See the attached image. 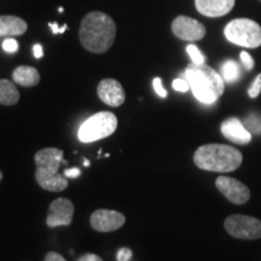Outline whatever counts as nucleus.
<instances>
[{
    "label": "nucleus",
    "mask_w": 261,
    "mask_h": 261,
    "mask_svg": "<svg viewBox=\"0 0 261 261\" xmlns=\"http://www.w3.org/2000/svg\"><path fill=\"white\" fill-rule=\"evenodd\" d=\"M190 89L196 99L204 104H213L217 102L224 93V80L207 64L191 63L185 69Z\"/></svg>",
    "instance_id": "f03ea898"
},
{
    "label": "nucleus",
    "mask_w": 261,
    "mask_h": 261,
    "mask_svg": "<svg viewBox=\"0 0 261 261\" xmlns=\"http://www.w3.org/2000/svg\"><path fill=\"white\" fill-rule=\"evenodd\" d=\"M243 125L250 132V135H261V115L257 113H252L247 115L243 120Z\"/></svg>",
    "instance_id": "6ab92c4d"
},
{
    "label": "nucleus",
    "mask_w": 261,
    "mask_h": 261,
    "mask_svg": "<svg viewBox=\"0 0 261 261\" xmlns=\"http://www.w3.org/2000/svg\"><path fill=\"white\" fill-rule=\"evenodd\" d=\"M197 11L207 17H221L234 6V0H195Z\"/></svg>",
    "instance_id": "4468645a"
},
{
    "label": "nucleus",
    "mask_w": 261,
    "mask_h": 261,
    "mask_svg": "<svg viewBox=\"0 0 261 261\" xmlns=\"http://www.w3.org/2000/svg\"><path fill=\"white\" fill-rule=\"evenodd\" d=\"M243 156L236 148L225 144H205L195 151L194 162L200 169L210 172H233L242 165Z\"/></svg>",
    "instance_id": "7ed1b4c3"
},
{
    "label": "nucleus",
    "mask_w": 261,
    "mask_h": 261,
    "mask_svg": "<svg viewBox=\"0 0 261 261\" xmlns=\"http://www.w3.org/2000/svg\"><path fill=\"white\" fill-rule=\"evenodd\" d=\"M28 24L24 19L17 16H0V38L2 37H18L24 34Z\"/></svg>",
    "instance_id": "2eb2a0df"
},
{
    "label": "nucleus",
    "mask_w": 261,
    "mask_h": 261,
    "mask_svg": "<svg viewBox=\"0 0 261 261\" xmlns=\"http://www.w3.org/2000/svg\"><path fill=\"white\" fill-rule=\"evenodd\" d=\"M116 24L109 15L100 11L90 12L80 24L79 38L84 48L92 54H104L113 46Z\"/></svg>",
    "instance_id": "f257e3e1"
},
{
    "label": "nucleus",
    "mask_w": 261,
    "mask_h": 261,
    "mask_svg": "<svg viewBox=\"0 0 261 261\" xmlns=\"http://www.w3.org/2000/svg\"><path fill=\"white\" fill-rule=\"evenodd\" d=\"M44 261H67L60 253L57 252H48L45 256Z\"/></svg>",
    "instance_id": "bb28decb"
},
{
    "label": "nucleus",
    "mask_w": 261,
    "mask_h": 261,
    "mask_svg": "<svg viewBox=\"0 0 261 261\" xmlns=\"http://www.w3.org/2000/svg\"><path fill=\"white\" fill-rule=\"evenodd\" d=\"M37 171L35 179L38 184L46 191L61 192L68 188V179L60 174L61 163L64 162L63 150L57 148H45L34 156Z\"/></svg>",
    "instance_id": "20e7f679"
},
{
    "label": "nucleus",
    "mask_w": 261,
    "mask_h": 261,
    "mask_svg": "<svg viewBox=\"0 0 261 261\" xmlns=\"http://www.w3.org/2000/svg\"><path fill=\"white\" fill-rule=\"evenodd\" d=\"M3 48L9 54H14V52H17L18 50V42L14 40V39H6L3 42Z\"/></svg>",
    "instance_id": "5701e85b"
},
{
    "label": "nucleus",
    "mask_w": 261,
    "mask_h": 261,
    "mask_svg": "<svg viewBox=\"0 0 261 261\" xmlns=\"http://www.w3.org/2000/svg\"><path fill=\"white\" fill-rule=\"evenodd\" d=\"M187 51L189 54V56H190L192 63H196V64H203L205 58L203 55L201 54V51L198 50L197 46H195V45H189L187 47Z\"/></svg>",
    "instance_id": "aec40b11"
},
{
    "label": "nucleus",
    "mask_w": 261,
    "mask_h": 261,
    "mask_svg": "<svg viewBox=\"0 0 261 261\" xmlns=\"http://www.w3.org/2000/svg\"><path fill=\"white\" fill-rule=\"evenodd\" d=\"M261 92V74L256 76V79L254 80V83L250 85V87L248 89V94L250 98H256Z\"/></svg>",
    "instance_id": "412c9836"
},
{
    "label": "nucleus",
    "mask_w": 261,
    "mask_h": 261,
    "mask_svg": "<svg viewBox=\"0 0 261 261\" xmlns=\"http://www.w3.org/2000/svg\"><path fill=\"white\" fill-rule=\"evenodd\" d=\"M226 39L238 46L255 48L261 45V27L249 18H236L224 29Z\"/></svg>",
    "instance_id": "423d86ee"
},
{
    "label": "nucleus",
    "mask_w": 261,
    "mask_h": 261,
    "mask_svg": "<svg viewBox=\"0 0 261 261\" xmlns=\"http://www.w3.org/2000/svg\"><path fill=\"white\" fill-rule=\"evenodd\" d=\"M221 133L225 138L236 143V144H248L252 140V135L248 132L243 122L237 117H230L221 123Z\"/></svg>",
    "instance_id": "ddd939ff"
},
{
    "label": "nucleus",
    "mask_w": 261,
    "mask_h": 261,
    "mask_svg": "<svg viewBox=\"0 0 261 261\" xmlns=\"http://www.w3.org/2000/svg\"><path fill=\"white\" fill-rule=\"evenodd\" d=\"M241 62H242L243 67L246 68L247 70L253 69V67H254V60H253V57L250 56L249 54H248V52H246V51L241 52Z\"/></svg>",
    "instance_id": "b1692460"
},
{
    "label": "nucleus",
    "mask_w": 261,
    "mask_h": 261,
    "mask_svg": "<svg viewBox=\"0 0 261 261\" xmlns=\"http://www.w3.org/2000/svg\"><path fill=\"white\" fill-rule=\"evenodd\" d=\"M91 226L98 232H112L126 223L125 215L110 210H98L91 215Z\"/></svg>",
    "instance_id": "9b49d317"
},
{
    "label": "nucleus",
    "mask_w": 261,
    "mask_h": 261,
    "mask_svg": "<svg viewBox=\"0 0 261 261\" xmlns=\"http://www.w3.org/2000/svg\"><path fill=\"white\" fill-rule=\"evenodd\" d=\"M97 93L103 103L113 108L122 106L126 99L122 85L115 79H104L100 81L98 84Z\"/></svg>",
    "instance_id": "f8f14e48"
},
{
    "label": "nucleus",
    "mask_w": 261,
    "mask_h": 261,
    "mask_svg": "<svg viewBox=\"0 0 261 261\" xmlns=\"http://www.w3.org/2000/svg\"><path fill=\"white\" fill-rule=\"evenodd\" d=\"M77 261H103V260L100 259L98 255H96V254L89 253V254H85V255L79 257Z\"/></svg>",
    "instance_id": "c85d7f7f"
},
{
    "label": "nucleus",
    "mask_w": 261,
    "mask_h": 261,
    "mask_svg": "<svg viewBox=\"0 0 261 261\" xmlns=\"http://www.w3.org/2000/svg\"><path fill=\"white\" fill-rule=\"evenodd\" d=\"M2 180H3V172L0 171V182H2Z\"/></svg>",
    "instance_id": "473e14b6"
},
{
    "label": "nucleus",
    "mask_w": 261,
    "mask_h": 261,
    "mask_svg": "<svg viewBox=\"0 0 261 261\" xmlns=\"http://www.w3.org/2000/svg\"><path fill=\"white\" fill-rule=\"evenodd\" d=\"M152 86H154L155 92L158 93L160 97H161V98L167 97V91H166L165 87H163L162 80L160 79V77H155L154 81H152Z\"/></svg>",
    "instance_id": "393cba45"
},
{
    "label": "nucleus",
    "mask_w": 261,
    "mask_h": 261,
    "mask_svg": "<svg viewBox=\"0 0 261 261\" xmlns=\"http://www.w3.org/2000/svg\"><path fill=\"white\" fill-rule=\"evenodd\" d=\"M215 187L231 203L244 204L250 197V191L243 182L231 177H218Z\"/></svg>",
    "instance_id": "1a4fd4ad"
},
{
    "label": "nucleus",
    "mask_w": 261,
    "mask_h": 261,
    "mask_svg": "<svg viewBox=\"0 0 261 261\" xmlns=\"http://www.w3.org/2000/svg\"><path fill=\"white\" fill-rule=\"evenodd\" d=\"M12 79L17 85L24 87L37 86L40 83V74L38 69L29 65H19L12 73Z\"/></svg>",
    "instance_id": "dca6fc26"
},
{
    "label": "nucleus",
    "mask_w": 261,
    "mask_h": 261,
    "mask_svg": "<svg viewBox=\"0 0 261 261\" xmlns=\"http://www.w3.org/2000/svg\"><path fill=\"white\" fill-rule=\"evenodd\" d=\"M240 76L241 69L237 62L227 60L221 64V77H223L224 81H226V83H234V81L240 79Z\"/></svg>",
    "instance_id": "a211bd4d"
},
{
    "label": "nucleus",
    "mask_w": 261,
    "mask_h": 261,
    "mask_svg": "<svg viewBox=\"0 0 261 261\" xmlns=\"http://www.w3.org/2000/svg\"><path fill=\"white\" fill-rule=\"evenodd\" d=\"M172 32L175 37L187 41H197L205 35V27L197 19L188 16H178L172 23Z\"/></svg>",
    "instance_id": "6e6552de"
},
{
    "label": "nucleus",
    "mask_w": 261,
    "mask_h": 261,
    "mask_svg": "<svg viewBox=\"0 0 261 261\" xmlns=\"http://www.w3.org/2000/svg\"><path fill=\"white\" fill-rule=\"evenodd\" d=\"M19 100V92L12 81L0 79V104L15 106Z\"/></svg>",
    "instance_id": "f3484780"
},
{
    "label": "nucleus",
    "mask_w": 261,
    "mask_h": 261,
    "mask_svg": "<svg viewBox=\"0 0 261 261\" xmlns=\"http://www.w3.org/2000/svg\"><path fill=\"white\" fill-rule=\"evenodd\" d=\"M133 253L129 248H121L116 254L117 261H129L132 257Z\"/></svg>",
    "instance_id": "a878e982"
},
{
    "label": "nucleus",
    "mask_w": 261,
    "mask_h": 261,
    "mask_svg": "<svg viewBox=\"0 0 261 261\" xmlns=\"http://www.w3.org/2000/svg\"><path fill=\"white\" fill-rule=\"evenodd\" d=\"M74 217V204L68 198H57L48 207L46 224L50 227L68 226Z\"/></svg>",
    "instance_id": "9d476101"
},
{
    "label": "nucleus",
    "mask_w": 261,
    "mask_h": 261,
    "mask_svg": "<svg viewBox=\"0 0 261 261\" xmlns=\"http://www.w3.org/2000/svg\"><path fill=\"white\" fill-rule=\"evenodd\" d=\"M84 162H85V166H86V167H89V166H90V161H89V160L85 159Z\"/></svg>",
    "instance_id": "2f4dec72"
},
{
    "label": "nucleus",
    "mask_w": 261,
    "mask_h": 261,
    "mask_svg": "<svg viewBox=\"0 0 261 261\" xmlns=\"http://www.w3.org/2000/svg\"><path fill=\"white\" fill-rule=\"evenodd\" d=\"M117 128V117L110 112H100L90 116L77 130L83 143H92L112 136Z\"/></svg>",
    "instance_id": "39448f33"
},
{
    "label": "nucleus",
    "mask_w": 261,
    "mask_h": 261,
    "mask_svg": "<svg viewBox=\"0 0 261 261\" xmlns=\"http://www.w3.org/2000/svg\"><path fill=\"white\" fill-rule=\"evenodd\" d=\"M173 89L179 92H187L190 90V85H189L187 79H175L173 81Z\"/></svg>",
    "instance_id": "4be33fe9"
},
{
    "label": "nucleus",
    "mask_w": 261,
    "mask_h": 261,
    "mask_svg": "<svg viewBox=\"0 0 261 261\" xmlns=\"http://www.w3.org/2000/svg\"><path fill=\"white\" fill-rule=\"evenodd\" d=\"M42 55H44V52H42L41 45L37 44L34 46V56H35V58H41Z\"/></svg>",
    "instance_id": "7c9ffc66"
},
{
    "label": "nucleus",
    "mask_w": 261,
    "mask_h": 261,
    "mask_svg": "<svg viewBox=\"0 0 261 261\" xmlns=\"http://www.w3.org/2000/svg\"><path fill=\"white\" fill-rule=\"evenodd\" d=\"M225 230L228 234L240 240H259L261 238V220L249 215L234 214L225 219Z\"/></svg>",
    "instance_id": "0eeeda50"
},
{
    "label": "nucleus",
    "mask_w": 261,
    "mask_h": 261,
    "mask_svg": "<svg viewBox=\"0 0 261 261\" xmlns=\"http://www.w3.org/2000/svg\"><path fill=\"white\" fill-rule=\"evenodd\" d=\"M48 25H50V27L52 28V32L55 33V34H60V33H64L65 31H67V28H68V25L67 24H64L63 27H58V24L56 23V22H55V23H48Z\"/></svg>",
    "instance_id": "c756f323"
},
{
    "label": "nucleus",
    "mask_w": 261,
    "mask_h": 261,
    "mask_svg": "<svg viewBox=\"0 0 261 261\" xmlns=\"http://www.w3.org/2000/svg\"><path fill=\"white\" fill-rule=\"evenodd\" d=\"M80 174H81V171L76 167L68 168V169H65V171H64V175L67 178H77Z\"/></svg>",
    "instance_id": "cd10ccee"
}]
</instances>
